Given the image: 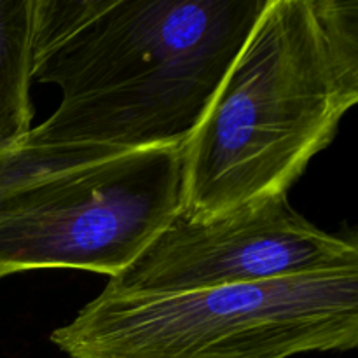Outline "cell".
Here are the masks:
<instances>
[{
  "mask_svg": "<svg viewBox=\"0 0 358 358\" xmlns=\"http://www.w3.org/2000/svg\"><path fill=\"white\" fill-rule=\"evenodd\" d=\"M268 0H35L56 110L14 145L94 159L187 143Z\"/></svg>",
  "mask_w": 358,
  "mask_h": 358,
  "instance_id": "1",
  "label": "cell"
},
{
  "mask_svg": "<svg viewBox=\"0 0 358 358\" xmlns=\"http://www.w3.org/2000/svg\"><path fill=\"white\" fill-rule=\"evenodd\" d=\"M357 101V0H268L185 143L182 215L287 196Z\"/></svg>",
  "mask_w": 358,
  "mask_h": 358,
  "instance_id": "2",
  "label": "cell"
},
{
  "mask_svg": "<svg viewBox=\"0 0 358 358\" xmlns=\"http://www.w3.org/2000/svg\"><path fill=\"white\" fill-rule=\"evenodd\" d=\"M70 358H290L358 345V266L171 296L101 290L49 336Z\"/></svg>",
  "mask_w": 358,
  "mask_h": 358,
  "instance_id": "3",
  "label": "cell"
},
{
  "mask_svg": "<svg viewBox=\"0 0 358 358\" xmlns=\"http://www.w3.org/2000/svg\"><path fill=\"white\" fill-rule=\"evenodd\" d=\"M184 149L94 159L0 149V280L31 269L121 273L182 213Z\"/></svg>",
  "mask_w": 358,
  "mask_h": 358,
  "instance_id": "4",
  "label": "cell"
},
{
  "mask_svg": "<svg viewBox=\"0 0 358 358\" xmlns=\"http://www.w3.org/2000/svg\"><path fill=\"white\" fill-rule=\"evenodd\" d=\"M355 266V238L325 233L280 196L206 222L180 213L103 290L171 296Z\"/></svg>",
  "mask_w": 358,
  "mask_h": 358,
  "instance_id": "5",
  "label": "cell"
},
{
  "mask_svg": "<svg viewBox=\"0 0 358 358\" xmlns=\"http://www.w3.org/2000/svg\"><path fill=\"white\" fill-rule=\"evenodd\" d=\"M35 0H0V149L30 133Z\"/></svg>",
  "mask_w": 358,
  "mask_h": 358,
  "instance_id": "6",
  "label": "cell"
}]
</instances>
